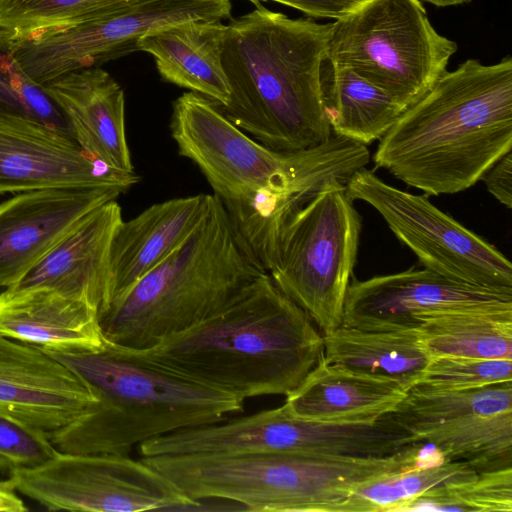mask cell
<instances>
[{
	"label": "cell",
	"mask_w": 512,
	"mask_h": 512,
	"mask_svg": "<svg viewBox=\"0 0 512 512\" xmlns=\"http://www.w3.org/2000/svg\"><path fill=\"white\" fill-rule=\"evenodd\" d=\"M171 136L197 165L257 261L278 220L325 184L346 185L370 160L366 145L332 134L296 151L268 148L235 126L215 103L193 92L173 102Z\"/></svg>",
	"instance_id": "1"
},
{
	"label": "cell",
	"mask_w": 512,
	"mask_h": 512,
	"mask_svg": "<svg viewBox=\"0 0 512 512\" xmlns=\"http://www.w3.org/2000/svg\"><path fill=\"white\" fill-rule=\"evenodd\" d=\"M512 148V59H467L443 73L383 135L374 153L387 170L426 195L472 187Z\"/></svg>",
	"instance_id": "2"
},
{
	"label": "cell",
	"mask_w": 512,
	"mask_h": 512,
	"mask_svg": "<svg viewBox=\"0 0 512 512\" xmlns=\"http://www.w3.org/2000/svg\"><path fill=\"white\" fill-rule=\"evenodd\" d=\"M242 401L292 392L322 357L323 336L267 273L204 321L138 350Z\"/></svg>",
	"instance_id": "3"
},
{
	"label": "cell",
	"mask_w": 512,
	"mask_h": 512,
	"mask_svg": "<svg viewBox=\"0 0 512 512\" xmlns=\"http://www.w3.org/2000/svg\"><path fill=\"white\" fill-rule=\"evenodd\" d=\"M331 23L292 19L261 4L227 25V103L217 107L262 145L296 151L332 136L321 87Z\"/></svg>",
	"instance_id": "4"
},
{
	"label": "cell",
	"mask_w": 512,
	"mask_h": 512,
	"mask_svg": "<svg viewBox=\"0 0 512 512\" xmlns=\"http://www.w3.org/2000/svg\"><path fill=\"white\" fill-rule=\"evenodd\" d=\"M97 398L85 415L50 439L61 453L129 455L143 442L212 424L242 411V400L210 388L144 356L105 341L83 352H48Z\"/></svg>",
	"instance_id": "5"
},
{
	"label": "cell",
	"mask_w": 512,
	"mask_h": 512,
	"mask_svg": "<svg viewBox=\"0 0 512 512\" xmlns=\"http://www.w3.org/2000/svg\"><path fill=\"white\" fill-rule=\"evenodd\" d=\"M266 273L210 194L189 236L99 313L106 342L144 350L209 318Z\"/></svg>",
	"instance_id": "6"
},
{
	"label": "cell",
	"mask_w": 512,
	"mask_h": 512,
	"mask_svg": "<svg viewBox=\"0 0 512 512\" xmlns=\"http://www.w3.org/2000/svg\"><path fill=\"white\" fill-rule=\"evenodd\" d=\"M361 227L346 185L331 181L278 220L257 258L323 335L342 324Z\"/></svg>",
	"instance_id": "7"
},
{
	"label": "cell",
	"mask_w": 512,
	"mask_h": 512,
	"mask_svg": "<svg viewBox=\"0 0 512 512\" xmlns=\"http://www.w3.org/2000/svg\"><path fill=\"white\" fill-rule=\"evenodd\" d=\"M142 459L189 498L224 499L245 511L326 512L351 483L348 461L334 456L264 453Z\"/></svg>",
	"instance_id": "8"
},
{
	"label": "cell",
	"mask_w": 512,
	"mask_h": 512,
	"mask_svg": "<svg viewBox=\"0 0 512 512\" xmlns=\"http://www.w3.org/2000/svg\"><path fill=\"white\" fill-rule=\"evenodd\" d=\"M457 49L420 0H368L331 23L326 62L352 70L407 109L447 71Z\"/></svg>",
	"instance_id": "9"
},
{
	"label": "cell",
	"mask_w": 512,
	"mask_h": 512,
	"mask_svg": "<svg viewBox=\"0 0 512 512\" xmlns=\"http://www.w3.org/2000/svg\"><path fill=\"white\" fill-rule=\"evenodd\" d=\"M350 198L373 207L394 235L435 273L512 293V264L492 244L434 206L427 195L391 186L365 167L346 183Z\"/></svg>",
	"instance_id": "10"
},
{
	"label": "cell",
	"mask_w": 512,
	"mask_h": 512,
	"mask_svg": "<svg viewBox=\"0 0 512 512\" xmlns=\"http://www.w3.org/2000/svg\"><path fill=\"white\" fill-rule=\"evenodd\" d=\"M231 0H149L123 11L16 38L24 72L44 86L52 80L138 51L146 33L174 23L230 18Z\"/></svg>",
	"instance_id": "11"
},
{
	"label": "cell",
	"mask_w": 512,
	"mask_h": 512,
	"mask_svg": "<svg viewBox=\"0 0 512 512\" xmlns=\"http://www.w3.org/2000/svg\"><path fill=\"white\" fill-rule=\"evenodd\" d=\"M18 493L50 511L185 510L194 500L172 481L129 455L56 453L9 473Z\"/></svg>",
	"instance_id": "12"
},
{
	"label": "cell",
	"mask_w": 512,
	"mask_h": 512,
	"mask_svg": "<svg viewBox=\"0 0 512 512\" xmlns=\"http://www.w3.org/2000/svg\"><path fill=\"white\" fill-rule=\"evenodd\" d=\"M444 313H512V293L453 280L429 269L353 279L341 326L363 330H416L417 318Z\"/></svg>",
	"instance_id": "13"
},
{
	"label": "cell",
	"mask_w": 512,
	"mask_h": 512,
	"mask_svg": "<svg viewBox=\"0 0 512 512\" xmlns=\"http://www.w3.org/2000/svg\"><path fill=\"white\" fill-rule=\"evenodd\" d=\"M84 151L70 135L26 118L0 114V193L44 188H114L139 181Z\"/></svg>",
	"instance_id": "14"
},
{
	"label": "cell",
	"mask_w": 512,
	"mask_h": 512,
	"mask_svg": "<svg viewBox=\"0 0 512 512\" xmlns=\"http://www.w3.org/2000/svg\"><path fill=\"white\" fill-rule=\"evenodd\" d=\"M97 403L87 384L47 351L0 334V415L48 440Z\"/></svg>",
	"instance_id": "15"
},
{
	"label": "cell",
	"mask_w": 512,
	"mask_h": 512,
	"mask_svg": "<svg viewBox=\"0 0 512 512\" xmlns=\"http://www.w3.org/2000/svg\"><path fill=\"white\" fill-rule=\"evenodd\" d=\"M123 192L60 187L21 192L0 204V288L15 284L99 206Z\"/></svg>",
	"instance_id": "16"
},
{
	"label": "cell",
	"mask_w": 512,
	"mask_h": 512,
	"mask_svg": "<svg viewBox=\"0 0 512 512\" xmlns=\"http://www.w3.org/2000/svg\"><path fill=\"white\" fill-rule=\"evenodd\" d=\"M122 220L116 200L99 206L7 288L51 289L85 300L100 313L108 298L111 241Z\"/></svg>",
	"instance_id": "17"
},
{
	"label": "cell",
	"mask_w": 512,
	"mask_h": 512,
	"mask_svg": "<svg viewBox=\"0 0 512 512\" xmlns=\"http://www.w3.org/2000/svg\"><path fill=\"white\" fill-rule=\"evenodd\" d=\"M43 87L84 151L114 170L135 172L126 137L124 91L108 72L86 68Z\"/></svg>",
	"instance_id": "18"
},
{
	"label": "cell",
	"mask_w": 512,
	"mask_h": 512,
	"mask_svg": "<svg viewBox=\"0 0 512 512\" xmlns=\"http://www.w3.org/2000/svg\"><path fill=\"white\" fill-rule=\"evenodd\" d=\"M209 197L210 194H198L169 199L121 221L110 246L105 307L124 295L189 236L202 219Z\"/></svg>",
	"instance_id": "19"
},
{
	"label": "cell",
	"mask_w": 512,
	"mask_h": 512,
	"mask_svg": "<svg viewBox=\"0 0 512 512\" xmlns=\"http://www.w3.org/2000/svg\"><path fill=\"white\" fill-rule=\"evenodd\" d=\"M0 334L47 352L92 351L105 344L96 307L47 288H5Z\"/></svg>",
	"instance_id": "20"
},
{
	"label": "cell",
	"mask_w": 512,
	"mask_h": 512,
	"mask_svg": "<svg viewBox=\"0 0 512 512\" xmlns=\"http://www.w3.org/2000/svg\"><path fill=\"white\" fill-rule=\"evenodd\" d=\"M408 389L400 383L327 362L322 357L304 380L286 395L288 411L323 422H369L396 410Z\"/></svg>",
	"instance_id": "21"
},
{
	"label": "cell",
	"mask_w": 512,
	"mask_h": 512,
	"mask_svg": "<svg viewBox=\"0 0 512 512\" xmlns=\"http://www.w3.org/2000/svg\"><path fill=\"white\" fill-rule=\"evenodd\" d=\"M226 30L222 21L174 23L143 35L138 51L153 56L164 81L223 106L230 96L222 65Z\"/></svg>",
	"instance_id": "22"
},
{
	"label": "cell",
	"mask_w": 512,
	"mask_h": 512,
	"mask_svg": "<svg viewBox=\"0 0 512 512\" xmlns=\"http://www.w3.org/2000/svg\"><path fill=\"white\" fill-rule=\"evenodd\" d=\"M330 364L394 380L410 390L431 358L416 330L380 331L340 326L323 335Z\"/></svg>",
	"instance_id": "23"
},
{
	"label": "cell",
	"mask_w": 512,
	"mask_h": 512,
	"mask_svg": "<svg viewBox=\"0 0 512 512\" xmlns=\"http://www.w3.org/2000/svg\"><path fill=\"white\" fill-rule=\"evenodd\" d=\"M321 87L332 133L363 145L380 140L406 110L352 70L329 62L322 67Z\"/></svg>",
	"instance_id": "24"
},
{
	"label": "cell",
	"mask_w": 512,
	"mask_h": 512,
	"mask_svg": "<svg viewBox=\"0 0 512 512\" xmlns=\"http://www.w3.org/2000/svg\"><path fill=\"white\" fill-rule=\"evenodd\" d=\"M429 357L512 359V313H444L417 318Z\"/></svg>",
	"instance_id": "25"
},
{
	"label": "cell",
	"mask_w": 512,
	"mask_h": 512,
	"mask_svg": "<svg viewBox=\"0 0 512 512\" xmlns=\"http://www.w3.org/2000/svg\"><path fill=\"white\" fill-rule=\"evenodd\" d=\"M409 432L448 460L463 461L477 472L511 467L512 412L466 416L418 426Z\"/></svg>",
	"instance_id": "26"
},
{
	"label": "cell",
	"mask_w": 512,
	"mask_h": 512,
	"mask_svg": "<svg viewBox=\"0 0 512 512\" xmlns=\"http://www.w3.org/2000/svg\"><path fill=\"white\" fill-rule=\"evenodd\" d=\"M472 466L443 459L388 474L358 486L335 512H378L398 509L422 493L448 483L475 477Z\"/></svg>",
	"instance_id": "27"
},
{
	"label": "cell",
	"mask_w": 512,
	"mask_h": 512,
	"mask_svg": "<svg viewBox=\"0 0 512 512\" xmlns=\"http://www.w3.org/2000/svg\"><path fill=\"white\" fill-rule=\"evenodd\" d=\"M512 412L511 382L475 389L434 391L412 387L391 413L406 430L466 416Z\"/></svg>",
	"instance_id": "28"
},
{
	"label": "cell",
	"mask_w": 512,
	"mask_h": 512,
	"mask_svg": "<svg viewBox=\"0 0 512 512\" xmlns=\"http://www.w3.org/2000/svg\"><path fill=\"white\" fill-rule=\"evenodd\" d=\"M400 511H512V468L479 472L475 477L430 489Z\"/></svg>",
	"instance_id": "29"
},
{
	"label": "cell",
	"mask_w": 512,
	"mask_h": 512,
	"mask_svg": "<svg viewBox=\"0 0 512 512\" xmlns=\"http://www.w3.org/2000/svg\"><path fill=\"white\" fill-rule=\"evenodd\" d=\"M0 114L39 122L73 137L58 106L43 86L34 82L15 56V37L0 28Z\"/></svg>",
	"instance_id": "30"
},
{
	"label": "cell",
	"mask_w": 512,
	"mask_h": 512,
	"mask_svg": "<svg viewBox=\"0 0 512 512\" xmlns=\"http://www.w3.org/2000/svg\"><path fill=\"white\" fill-rule=\"evenodd\" d=\"M149 0H0V28L15 36L128 9Z\"/></svg>",
	"instance_id": "31"
},
{
	"label": "cell",
	"mask_w": 512,
	"mask_h": 512,
	"mask_svg": "<svg viewBox=\"0 0 512 512\" xmlns=\"http://www.w3.org/2000/svg\"><path fill=\"white\" fill-rule=\"evenodd\" d=\"M512 381V359L432 358L413 387L434 391L475 389Z\"/></svg>",
	"instance_id": "32"
},
{
	"label": "cell",
	"mask_w": 512,
	"mask_h": 512,
	"mask_svg": "<svg viewBox=\"0 0 512 512\" xmlns=\"http://www.w3.org/2000/svg\"><path fill=\"white\" fill-rule=\"evenodd\" d=\"M50 441L0 415V469L9 473L37 466L55 453Z\"/></svg>",
	"instance_id": "33"
},
{
	"label": "cell",
	"mask_w": 512,
	"mask_h": 512,
	"mask_svg": "<svg viewBox=\"0 0 512 512\" xmlns=\"http://www.w3.org/2000/svg\"><path fill=\"white\" fill-rule=\"evenodd\" d=\"M487 190L501 204L512 207V153L502 156L481 178Z\"/></svg>",
	"instance_id": "34"
},
{
	"label": "cell",
	"mask_w": 512,
	"mask_h": 512,
	"mask_svg": "<svg viewBox=\"0 0 512 512\" xmlns=\"http://www.w3.org/2000/svg\"><path fill=\"white\" fill-rule=\"evenodd\" d=\"M255 6L264 1H274L301 11L310 18L337 19L351 11L335 0H248Z\"/></svg>",
	"instance_id": "35"
},
{
	"label": "cell",
	"mask_w": 512,
	"mask_h": 512,
	"mask_svg": "<svg viewBox=\"0 0 512 512\" xmlns=\"http://www.w3.org/2000/svg\"><path fill=\"white\" fill-rule=\"evenodd\" d=\"M28 508L18 496L12 478L0 480V512H23Z\"/></svg>",
	"instance_id": "36"
},
{
	"label": "cell",
	"mask_w": 512,
	"mask_h": 512,
	"mask_svg": "<svg viewBox=\"0 0 512 512\" xmlns=\"http://www.w3.org/2000/svg\"><path fill=\"white\" fill-rule=\"evenodd\" d=\"M422 1L432 4L436 7H442V8L467 4V3L471 2V0H422Z\"/></svg>",
	"instance_id": "37"
},
{
	"label": "cell",
	"mask_w": 512,
	"mask_h": 512,
	"mask_svg": "<svg viewBox=\"0 0 512 512\" xmlns=\"http://www.w3.org/2000/svg\"><path fill=\"white\" fill-rule=\"evenodd\" d=\"M347 9L352 10L368 0H335Z\"/></svg>",
	"instance_id": "38"
}]
</instances>
